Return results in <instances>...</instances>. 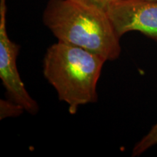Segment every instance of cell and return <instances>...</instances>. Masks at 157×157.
<instances>
[{"label":"cell","mask_w":157,"mask_h":157,"mask_svg":"<svg viewBox=\"0 0 157 157\" xmlns=\"http://www.w3.org/2000/svg\"><path fill=\"white\" fill-rule=\"evenodd\" d=\"M42 19L58 42L84 49L107 61L120 56L121 38L105 10L79 0H50Z\"/></svg>","instance_id":"6da1fadb"},{"label":"cell","mask_w":157,"mask_h":157,"mask_svg":"<svg viewBox=\"0 0 157 157\" xmlns=\"http://www.w3.org/2000/svg\"><path fill=\"white\" fill-rule=\"evenodd\" d=\"M103 57L78 47L58 42L47 50L43 74L68 105L71 114L78 108L98 101L97 85L103 65Z\"/></svg>","instance_id":"7a4b0ae2"},{"label":"cell","mask_w":157,"mask_h":157,"mask_svg":"<svg viewBox=\"0 0 157 157\" xmlns=\"http://www.w3.org/2000/svg\"><path fill=\"white\" fill-rule=\"evenodd\" d=\"M6 0H0V78L9 99L18 103L30 114L39 111L37 102L25 89L17 68L21 46L11 40L6 27Z\"/></svg>","instance_id":"3957f363"},{"label":"cell","mask_w":157,"mask_h":157,"mask_svg":"<svg viewBox=\"0 0 157 157\" xmlns=\"http://www.w3.org/2000/svg\"><path fill=\"white\" fill-rule=\"evenodd\" d=\"M105 11L120 38L137 31L157 42V1L111 0Z\"/></svg>","instance_id":"277c9868"},{"label":"cell","mask_w":157,"mask_h":157,"mask_svg":"<svg viewBox=\"0 0 157 157\" xmlns=\"http://www.w3.org/2000/svg\"><path fill=\"white\" fill-rule=\"evenodd\" d=\"M157 145V122L150 129V131L136 143L133 148L132 156H138L147 150Z\"/></svg>","instance_id":"5b68a950"},{"label":"cell","mask_w":157,"mask_h":157,"mask_svg":"<svg viewBox=\"0 0 157 157\" xmlns=\"http://www.w3.org/2000/svg\"><path fill=\"white\" fill-rule=\"evenodd\" d=\"M25 109L18 103L11 100L0 101V119L7 117H16L22 114Z\"/></svg>","instance_id":"8992f818"},{"label":"cell","mask_w":157,"mask_h":157,"mask_svg":"<svg viewBox=\"0 0 157 157\" xmlns=\"http://www.w3.org/2000/svg\"><path fill=\"white\" fill-rule=\"evenodd\" d=\"M79 1L84 2L88 5H94L95 7H99L103 10H106L107 6L109 5L111 0H79Z\"/></svg>","instance_id":"52a82bcc"},{"label":"cell","mask_w":157,"mask_h":157,"mask_svg":"<svg viewBox=\"0 0 157 157\" xmlns=\"http://www.w3.org/2000/svg\"><path fill=\"white\" fill-rule=\"evenodd\" d=\"M151 1H157V0H151Z\"/></svg>","instance_id":"ba28073f"}]
</instances>
